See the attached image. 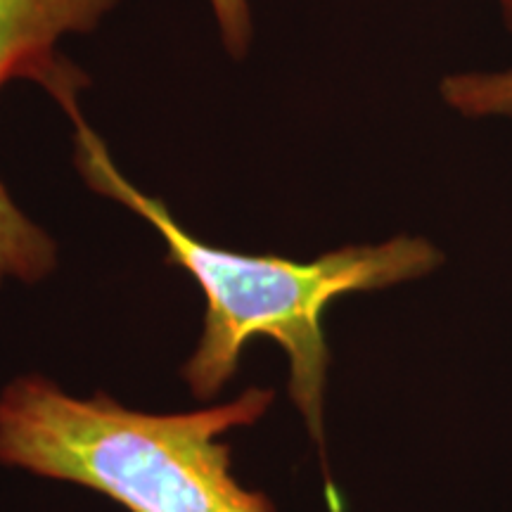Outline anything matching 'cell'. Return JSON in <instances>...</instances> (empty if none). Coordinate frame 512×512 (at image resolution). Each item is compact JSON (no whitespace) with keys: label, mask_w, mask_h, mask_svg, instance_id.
<instances>
[{"label":"cell","mask_w":512,"mask_h":512,"mask_svg":"<svg viewBox=\"0 0 512 512\" xmlns=\"http://www.w3.org/2000/svg\"><path fill=\"white\" fill-rule=\"evenodd\" d=\"M48 91L72 114L76 166L88 188L124 204L162 235L166 264L183 268L204 294V325L197 347L183 366L192 396L211 401L240 368L242 351L254 337H268L290 361V399L323 446V406L330 349L323 313L337 297L411 283L441 264V252L425 238L396 235L377 245H347L313 261L275 254H245L209 245L185 230L169 204L145 195L112 162L105 143L83 121L69 69Z\"/></svg>","instance_id":"obj_1"},{"label":"cell","mask_w":512,"mask_h":512,"mask_svg":"<svg viewBox=\"0 0 512 512\" xmlns=\"http://www.w3.org/2000/svg\"><path fill=\"white\" fill-rule=\"evenodd\" d=\"M271 403V389L249 387L197 411L143 413L19 375L0 389V465L86 486L126 512H275L233 475L226 441Z\"/></svg>","instance_id":"obj_2"},{"label":"cell","mask_w":512,"mask_h":512,"mask_svg":"<svg viewBox=\"0 0 512 512\" xmlns=\"http://www.w3.org/2000/svg\"><path fill=\"white\" fill-rule=\"evenodd\" d=\"M117 0H0V86L15 76L38 81L55 67V43L83 34Z\"/></svg>","instance_id":"obj_3"},{"label":"cell","mask_w":512,"mask_h":512,"mask_svg":"<svg viewBox=\"0 0 512 512\" xmlns=\"http://www.w3.org/2000/svg\"><path fill=\"white\" fill-rule=\"evenodd\" d=\"M57 266L55 240L17 207L0 181V285H36Z\"/></svg>","instance_id":"obj_4"},{"label":"cell","mask_w":512,"mask_h":512,"mask_svg":"<svg viewBox=\"0 0 512 512\" xmlns=\"http://www.w3.org/2000/svg\"><path fill=\"white\" fill-rule=\"evenodd\" d=\"M448 105L470 117L512 114V72H475L448 76L441 86Z\"/></svg>","instance_id":"obj_5"},{"label":"cell","mask_w":512,"mask_h":512,"mask_svg":"<svg viewBox=\"0 0 512 512\" xmlns=\"http://www.w3.org/2000/svg\"><path fill=\"white\" fill-rule=\"evenodd\" d=\"M216 22H219L223 46L233 57L247 53L252 38V19H249L247 0H211Z\"/></svg>","instance_id":"obj_6"},{"label":"cell","mask_w":512,"mask_h":512,"mask_svg":"<svg viewBox=\"0 0 512 512\" xmlns=\"http://www.w3.org/2000/svg\"><path fill=\"white\" fill-rule=\"evenodd\" d=\"M494 3H496V8L501 10L503 22L508 24V29L512 31V0H494Z\"/></svg>","instance_id":"obj_7"}]
</instances>
